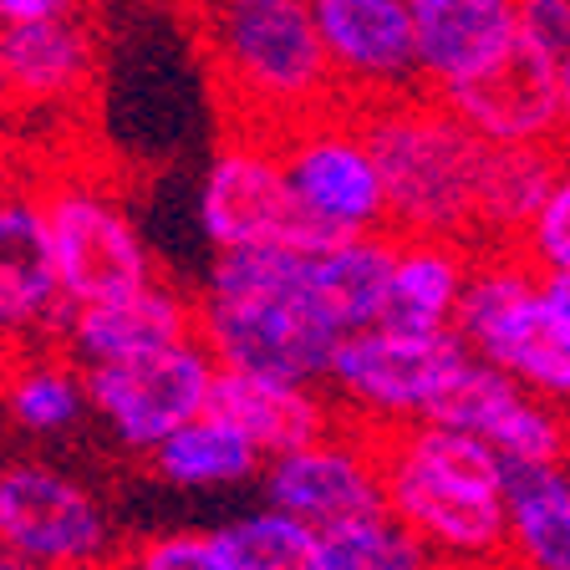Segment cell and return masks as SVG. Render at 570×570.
<instances>
[{
	"label": "cell",
	"mask_w": 570,
	"mask_h": 570,
	"mask_svg": "<svg viewBox=\"0 0 570 570\" xmlns=\"http://www.w3.org/2000/svg\"><path fill=\"white\" fill-rule=\"evenodd\" d=\"M275 142H281V164L296 199L326 225L332 239L387 229L382 168L352 102L306 112V118L275 132Z\"/></svg>",
	"instance_id": "30bf717a"
},
{
	"label": "cell",
	"mask_w": 570,
	"mask_h": 570,
	"mask_svg": "<svg viewBox=\"0 0 570 570\" xmlns=\"http://www.w3.org/2000/svg\"><path fill=\"white\" fill-rule=\"evenodd\" d=\"M189 336H199V306H194L189 291L168 285L164 275H154L128 296L71 306L61 321V352L77 367L122 362V356L158 352V346L189 342Z\"/></svg>",
	"instance_id": "ac0fdd59"
},
{
	"label": "cell",
	"mask_w": 570,
	"mask_h": 570,
	"mask_svg": "<svg viewBox=\"0 0 570 570\" xmlns=\"http://www.w3.org/2000/svg\"><path fill=\"white\" fill-rule=\"evenodd\" d=\"M0 570H36V566H31V560H21V556H16V550H6V546H0Z\"/></svg>",
	"instance_id": "d590c367"
},
{
	"label": "cell",
	"mask_w": 570,
	"mask_h": 570,
	"mask_svg": "<svg viewBox=\"0 0 570 570\" xmlns=\"http://www.w3.org/2000/svg\"><path fill=\"white\" fill-rule=\"evenodd\" d=\"M382 499L443 570H504V469L484 439L439 417L372 433Z\"/></svg>",
	"instance_id": "7a4b0ae2"
},
{
	"label": "cell",
	"mask_w": 570,
	"mask_h": 570,
	"mask_svg": "<svg viewBox=\"0 0 570 570\" xmlns=\"http://www.w3.org/2000/svg\"><path fill=\"white\" fill-rule=\"evenodd\" d=\"M107 570H225V566L214 556L209 534L174 530V534H148L138 546L118 550Z\"/></svg>",
	"instance_id": "f546056e"
},
{
	"label": "cell",
	"mask_w": 570,
	"mask_h": 570,
	"mask_svg": "<svg viewBox=\"0 0 570 570\" xmlns=\"http://www.w3.org/2000/svg\"><path fill=\"white\" fill-rule=\"evenodd\" d=\"M87 0H0V26H31V21H61L82 16Z\"/></svg>",
	"instance_id": "1f68e13d"
},
{
	"label": "cell",
	"mask_w": 570,
	"mask_h": 570,
	"mask_svg": "<svg viewBox=\"0 0 570 570\" xmlns=\"http://www.w3.org/2000/svg\"><path fill=\"white\" fill-rule=\"evenodd\" d=\"M520 249H524V261L540 265V271H570V148L560 154V174L550 184L540 214L524 229Z\"/></svg>",
	"instance_id": "f1b7e54d"
},
{
	"label": "cell",
	"mask_w": 570,
	"mask_h": 570,
	"mask_svg": "<svg viewBox=\"0 0 570 570\" xmlns=\"http://www.w3.org/2000/svg\"><path fill=\"white\" fill-rule=\"evenodd\" d=\"M0 403L21 433L31 439H61L92 413L87 403V377L67 352H26L0 377Z\"/></svg>",
	"instance_id": "d4e9b609"
},
{
	"label": "cell",
	"mask_w": 570,
	"mask_h": 570,
	"mask_svg": "<svg viewBox=\"0 0 570 570\" xmlns=\"http://www.w3.org/2000/svg\"><path fill=\"white\" fill-rule=\"evenodd\" d=\"M453 332L469 356L570 403V321L546 296V271L520 245H479Z\"/></svg>",
	"instance_id": "5b68a950"
},
{
	"label": "cell",
	"mask_w": 570,
	"mask_h": 570,
	"mask_svg": "<svg viewBox=\"0 0 570 570\" xmlns=\"http://www.w3.org/2000/svg\"><path fill=\"white\" fill-rule=\"evenodd\" d=\"M560 142H489L479 168V245H520L560 174Z\"/></svg>",
	"instance_id": "603a6c76"
},
{
	"label": "cell",
	"mask_w": 570,
	"mask_h": 570,
	"mask_svg": "<svg viewBox=\"0 0 570 570\" xmlns=\"http://www.w3.org/2000/svg\"><path fill=\"white\" fill-rule=\"evenodd\" d=\"M102 67L97 26L82 16L0 26V107L16 118H61L82 107Z\"/></svg>",
	"instance_id": "2e32d148"
},
{
	"label": "cell",
	"mask_w": 570,
	"mask_h": 570,
	"mask_svg": "<svg viewBox=\"0 0 570 570\" xmlns=\"http://www.w3.org/2000/svg\"><path fill=\"white\" fill-rule=\"evenodd\" d=\"M265 499L321 534L382 514L387 499H382L377 439L356 423H336L332 433H321L301 449L275 453L265 459Z\"/></svg>",
	"instance_id": "7c38bea8"
},
{
	"label": "cell",
	"mask_w": 570,
	"mask_h": 570,
	"mask_svg": "<svg viewBox=\"0 0 570 570\" xmlns=\"http://www.w3.org/2000/svg\"><path fill=\"white\" fill-rule=\"evenodd\" d=\"M199 336L219 367L285 382H326L346 326L316 281L311 249H214L199 296Z\"/></svg>",
	"instance_id": "6da1fadb"
},
{
	"label": "cell",
	"mask_w": 570,
	"mask_h": 570,
	"mask_svg": "<svg viewBox=\"0 0 570 570\" xmlns=\"http://www.w3.org/2000/svg\"><path fill=\"white\" fill-rule=\"evenodd\" d=\"M0 546L36 570H107L118 530L102 494L41 459L0 463Z\"/></svg>",
	"instance_id": "9c48e42d"
},
{
	"label": "cell",
	"mask_w": 570,
	"mask_h": 570,
	"mask_svg": "<svg viewBox=\"0 0 570 570\" xmlns=\"http://www.w3.org/2000/svg\"><path fill=\"white\" fill-rule=\"evenodd\" d=\"M474 255L479 245L453 235H392V271L377 321L397 332H453Z\"/></svg>",
	"instance_id": "ffe728a7"
},
{
	"label": "cell",
	"mask_w": 570,
	"mask_h": 570,
	"mask_svg": "<svg viewBox=\"0 0 570 570\" xmlns=\"http://www.w3.org/2000/svg\"><path fill=\"white\" fill-rule=\"evenodd\" d=\"M199 229L214 249L332 245L326 225L291 189L275 132L261 128H229V138L209 154V168H204L199 184Z\"/></svg>",
	"instance_id": "ba28073f"
},
{
	"label": "cell",
	"mask_w": 570,
	"mask_h": 570,
	"mask_svg": "<svg viewBox=\"0 0 570 570\" xmlns=\"http://www.w3.org/2000/svg\"><path fill=\"white\" fill-rule=\"evenodd\" d=\"M87 377V403H92L97 423L132 453H148L174 433L178 423H189L204 413L214 397V377L219 362L204 346V336L158 346V352H138L122 362H97L82 367Z\"/></svg>",
	"instance_id": "8fae6325"
},
{
	"label": "cell",
	"mask_w": 570,
	"mask_h": 570,
	"mask_svg": "<svg viewBox=\"0 0 570 570\" xmlns=\"http://www.w3.org/2000/svg\"><path fill=\"white\" fill-rule=\"evenodd\" d=\"M504 570H570V469H504Z\"/></svg>",
	"instance_id": "7402d4cb"
},
{
	"label": "cell",
	"mask_w": 570,
	"mask_h": 570,
	"mask_svg": "<svg viewBox=\"0 0 570 570\" xmlns=\"http://www.w3.org/2000/svg\"><path fill=\"white\" fill-rule=\"evenodd\" d=\"M209 546L225 570H321V530L275 504L209 530Z\"/></svg>",
	"instance_id": "4316f807"
},
{
	"label": "cell",
	"mask_w": 570,
	"mask_h": 570,
	"mask_svg": "<svg viewBox=\"0 0 570 570\" xmlns=\"http://www.w3.org/2000/svg\"><path fill=\"white\" fill-rule=\"evenodd\" d=\"M556 71H560V142L570 148V51L556 61Z\"/></svg>",
	"instance_id": "d6a6232c"
},
{
	"label": "cell",
	"mask_w": 570,
	"mask_h": 570,
	"mask_svg": "<svg viewBox=\"0 0 570 570\" xmlns=\"http://www.w3.org/2000/svg\"><path fill=\"white\" fill-rule=\"evenodd\" d=\"M463 367H469V346L459 342V332H397L372 321L342 336L321 387L342 423L387 433L433 417Z\"/></svg>",
	"instance_id": "8992f818"
},
{
	"label": "cell",
	"mask_w": 570,
	"mask_h": 570,
	"mask_svg": "<svg viewBox=\"0 0 570 570\" xmlns=\"http://www.w3.org/2000/svg\"><path fill=\"white\" fill-rule=\"evenodd\" d=\"M148 463L158 479L178 489H229L261 474L265 453L255 449V439L239 423L204 407L189 423H178L158 449H148Z\"/></svg>",
	"instance_id": "cb8c5ba5"
},
{
	"label": "cell",
	"mask_w": 570,
	"mask_h": 570,
	"mask_svg": "<svg viewBox=\"0 0 570 570\" xmlns=\"http://www.w3.org/2000/svg\"><path fill=\"white\" fill-rule=\"evenodd\" d=\"M423 92L474 82L520 41L514 0H407Z\"/></svg>",
	"instance_id": "d6986e66"
},
{
	"label": "cell",
	"mask_w": 570,
	"mask_h": 570,
	"mask_svg": "<svg viewBox=\"0 0 570 570\" xmlns=\"http://www.w3.org/2000/svg\"><path fill=\"white\" fill-rule=\"evenodd\" d=\"M142 6H189V0H142Z\"/></svg>",
	"instance_id": "8d00e7d4"
},
{
	"label": "cell",
	"mask_w": 570,
	"mask_h": 570,
	"mask_svg": "<svg viewBox=\"0 0 570 570\" xmlns=\"http://www.w3.org/2000/svg\"><path fill=\"white\" fill-rule=\"evenodd\" d=\"M41 199H47L51 255H57V281L67 306L128 296L158 275L154 249L142 239L128 199L102 174L61 168V174L41 178Z\"/></svg>",
	"instance_id": "52a82bcc"
},
{
	"label": "cell",
	"mask_w": 570,
	"mask_h": 570,
	"mask_svg": "<svg viewBox=\"0 0 570 570\" xmlns=\"http://www.w3.org/2000/svg\"><path fill=\"white\" fill-rule=\"evenodd\" d=\"M67 311L41 178L0 168V326L16 342H47L61 336Z\"/></svg>",
	"instance_id": "9a60e30c"
},
{
	"label": "cell",
	"mask_w": 570,
	"mask_h": 570,
	"mask_svg": "<svg viewBox=\"0 0 570 570\" xmlns=\"http://www.w3.org/2000/svg\"><path fill=\"white\" fill-rule=\"evenodd\" d=\"M316 31L342 102L367 107L423 87L407 0H316Z\"/></svg>",
	"instance_id": "5bb4252c"
},
{
	"label": "cell",
	"mask_w": 570,
	"mask_h": 570,
	"mask_svg": "<svg viewBox=\"0 0 570 570\" xmlns=\"http://www.w3.org/2000/svg\"><path fill=\"white\" fill-rule=\"evenodd\" d=\"M433 417L484 439L504 463H566L570 459V417L560 397L514 382L510 372L469 356V367L449 387Z\"/></svg>",
	"instance_id": "4fadbf2b"
},
{
	"label": "cell",
	"mask_w": 570,
	"mask_h": 570,
	"mask_svg": "<svg viewBox=\"0 0 570 570\" xmlns=\"http://www.w3.org/2000/svg\"><path fill=\"white\" fill-rule=\"evenodd\" d=\"M209 407L245 428L265 459L301 449V443L321 439V433H332L342 423L332 397L316 392V382H285V377H261V372H235V367H219Z\"/></svg>",
	"instance_id": "44dd1931"
},
{
	"label": "cell",
	"mask_w": 570,
	"mask_h": 570,
	"mask_svg": "<svg viewBox=\"0 0 570 570\" xmlns=\"http://www.w3.org/2000/svg\"><path fill=\"white\" fill-rule=\"evenodd\" d=\"M514 21L530 47L566 57L570 51V0H514Z\"/></svg>",
	"instance_id": "4dcf8cb0"
},
{
	"label": "cell",
	"mask_w": 570,
	"mask_h": 570,
	"mask_svg": "<svg viewBox=\"0 0 570 570\" xmlns=\"http://www.w3.org/2000/svg\"><path fill=\"white\" fill-rule=\"evenodd\" d=\"M316 261V281L332 301L336 321L346 326V336L372 326L382 316V296H387V271H392V235H346L332 245L311 249Z\"/></svg>",
	"instance_id": "484cf974"
},
{
	"label": "cell",
	"mask_w": 570,
	"mask_h": 570,
	"mask_svg": "<svg viewBox=\"0 0 570 570\" xmlns=\"http://www.w3.org/2000/svg\"><path fill=\"white\" fill-rule=\"evenodd\" d=\"M321 570H443V566L428 556L423 540L407 524H397L382 510L321 534Z\"/></svg>",
	"instance_id": "83f0119b"
},
{
	"label": "cell",
	"mask_w": 570,
	"mask_h": 570,
	"mask_svg": "<svg viewBox=\"0 0 570 570\" xmlns=\"http://www.w3.org/2000/svg\"><path fill=\"white\" fill-rule=\"evenodd\" d=\"M546 296L556 301V311L570 321V271H546Z\"/></svg>",
	"instance_id": "836d02e7"
},
{
	"label": "cell",
	"mask_w": 570,
	"mask_h": 570,
	"mask_svg": "<svg viewBox=\"0 0 570 570\" xmlns=\"http://www.w3.org/2000/svg\"><path fill=\"white\" fill-rule=\"evenodd\" d=\"M560 57L514 41L474 82L443 92V102L459 112L484 142H560ZM439 97V92H433ZM566 148V142H560Z\"/></svg>",
	"instance_id": "e0dca14e"
},
{
	"label": "cell",
	"mask_w": 570,
	"mask_h": 570,
	"mask_svg": "<svg viewBox=\"0 0 570 570\" xmlns=\"http://www.w3.org/2000/svg\"><path fill=\"white\" fill-rule=\"evenodd\" d=\"M184 11L235 128L281 132L342 102L316 31V0H189Z\"/></svg>",
	"instance_id": "3957f363"
},
{
	"label": "cell",
	"mask_w": 570,
	"mask_h": 570,
	"mask_svg": "<svg viewBox=\"0 0 570 570\" xmlns=\"http://www.w3.org/2000/svg\"><path fill=\"white\" fill-rule=\"evenodd\" d=\"M356 118L382 168L392 235H453L479 245V168L489 142L423 87L356 107Z\"/></svg>",
	"instance_id": "277c9868"
},
{
	"label": "cell",
	"mask_w": 570,
	"mask_h": 570,
	"mask_svg": "<svg viewBox=\"0 0 570 570\" xmlns=\"http://www.w3.org/2000/svg\"><path fill=\"white\" fill-rule=\"evenodd\" d=\"M0 168H6V128H0Z\"/></svg>",
	"instance_id": "74e56055"
},
{
	"label": "cell",
	"mask_w": 570,
	"mask_h": 570,
	"mask_svg": "<svg viewBox=\"0 0 570 570\" xmlns=\"http://www.w3.org/2000/svg\"><path fill=\"white\" fill-rule=\"evenodd\" d=\"M16 346H21V342H16V336L6 332V326H0V377L11 372V362H16Z\"/></svg>",
	"instance_id": "e575fe53"
}]
</instances>
